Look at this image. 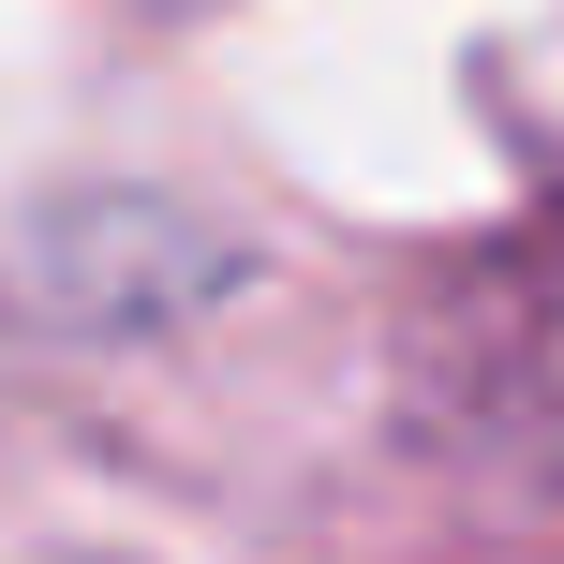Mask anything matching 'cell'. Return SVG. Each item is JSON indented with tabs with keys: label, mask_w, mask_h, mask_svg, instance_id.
I'll list each match as a JSON object with an SVG mask.
<instances>
[]
</instances>
